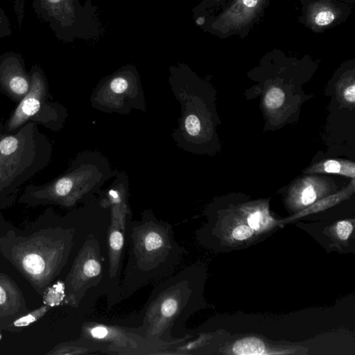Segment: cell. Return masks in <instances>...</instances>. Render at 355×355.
<instances>
[{
	"label": "cell",
	"mask_w": 355,
	"mask_h": 355,
	"mask_svg": "<svg viewBox=\"0 0 355 355\" xmlns=\"http://www.w3.org/2000/svg\"><path fill=\"white\" fill-rule=\"evenodd\" d=\"M128 261L120 285V301L173 274L185 251L174 237L173 226L144 212L126 229Z\"/></svg>",
	"instance_id": "6da1fadb"
},
{
	"label": "cell",
	"mask_w": 355,
	"mask_h": 355,
	"mask_svg": "<svg viewBox=\"0 0 355 355\" xmlns=\"http://www.w3.org/2000/svg\"><path fill=\"white\" fill-rule=\"evenodd\" d=\"M189 272L182 269L159 281L137 315V326L129 330L167 349L187 339L184 323L191 312Z\"/></svg>",
	"instance_id": "7a4b0ae2"
},
{
	"label": "cell",
	"mask_w": 355,
	"mask_h": 355,
	"mask_svg": "<svg viewBox=\"0 0 355 355\" xmlns=\"http://www.w3.org/2000/svg\"><path fill=\"white\" fill-rule=\"evenodd\" d=\"M75 229L58 227L45 234L23 238L14 246L12 260L31 282L45 285L68 263L74 245Z\"/></svg>",
	"instance_id": "3957f363"
},
{
	"label": "cell",
	"mask_w": 355,
	"mask_h": 355,
	"mask_svg": "<svg viewBox=\"0 0 355 355\" xmlns=\"http://www.w3.org/2000/svg\"><path fill=\"white\" fill-rule=\"evenodd\" d=\"M36 124L28 122L15 135L0 128V165L19 185L47 165L51 145Z\"/></svg>",
	"instance_id": "277c9868"
},
{
	"label": "cell",
	"mask_w": 355,
	"mask_h": 355,
	"mask_svg": "<svg viewBox=\"0 0 355 355\" xmlns=\"http://www.w3.org/2000/svg\"><path fill=\"white\" fill-rule=\"evenodd\" d=\"M30 89L27 95L19 103L4 130L14 132L27 122L42 125L53 132L63 125V110L61 105L50 101L47 79L43 69L35 65L29 72Z\"/></svg>",
	"instance_id": "5b68a950"
},
{
	"label": "cell",
	"mask_w": 355,
	"mask_h": 355,
	"mask_svg": "<svg viewBox=\"0 0 355 355\" xmlns=\"http://www.w3.org/2000/svg\"><path fill=\"white\" fill-rule=\"evenodd\" d=\"M103 244L97 234L91 232L79 250L64 283L66 301L72 306L78 307L88 291L106 284V257Z\"/></svg>",
	"instance_id": "8992f818"
},
{
	"label": "cell",
	"mask_w": 355,
	"mask_h": 355,
	"mask_svg": "<svg viewBox=\"0 0 355 355\" xmlns=\"http://www.w3.org/2000/svg\"><path fill=\"white\" fill-rule=\"evenodd\" d=\"M82 338L118 354L156 355L160 354L159 351L167 350L165 346L134 333L129 327L122 328L104 324L83 327Z\"/></svg>",
	"instance_id": "52a82bcc"
},
{
	"label": "cell",
	"mask_w": 355,
	"mask_h": 355,
	"mask_svg": "<svg viewBox=\"0 0 355 355\" xmlns=\"http://www.w3.org/2000/svg\"><path fill=\"white\" fill-rule=\"evenodd\" d=\"M33 9L49 25L57 39L72 41L78 33L77 0H34Z\"/></svg>",
	"instance_id": "ba28073f"
},
{
	"label": "cell",
	"mask_w": 355,
	"mask_h": 355,
	"mask_svg": "<svg viewBox=\"0 0 355 355\" xmlns=\"http://www.w3.org/2000/svg\"><path fill=\"white\" fill-rule=\"evenodd\" d=\"M108 272L105 294L108 296V306L120 302L122 268L126 249V229L120 222L111 219L107 232Z\"/></svg>",
	"instance_id": "9c48e42d"
},
{
	"label": "cell",
	"mask_w": 355,
	"mask_h": 355,
	"mask_svg": "<svg viewBox=\"0 0 355 355\" xmlns=\"http://www.w3.org/2000/svg\"><path fill=\"white\" fill-rule=\"evenodd\" d=\"M30 85L22 55L13 51L0 55V90L20 103L28 93Z\"/></svg>",
	"instance_id": "30bf717a"
},
{
	"label": "cell",
	"mask_w": 355,
	"mask_h": 355,
	"mask_svg": "<svg viewBox=\"0 0 355 355\" xmlns=\"http://www.w3.org/2000/svg\"><path fill=\"white\" fill-rule=\"evenodd\" d=\"M18 287L5 276L0 275V317H14L18 310L25 307Z\"/></svg>",
	"instance_id": "8fae6325"
},
{
	"label": "cell",
	"mask_w": 355,
	"mask_h": 355,
	"mask_svg": "<svg viewBox=\"0 0 355 355\" xmlns=\"http://www.w3.org/2000/svg\"><path fill=\"white\" fill-rule=\"evenodd\" d=\"M265 345L263 341L257 338H246L237 341L233 346L234 354L238 355H263Z\"/></svg>",
	"instance_id": "7c38bea8"
},
{
	"label": "cell",
	"mask_w": 355,
	"mask_h": 355,
	"mask_svg": "<svg viewBox=\"0 0 355 355\" xmlns=\"http://www.w3.org/2000/svg\"><path fill=\"white\" fill-rule=\"evenodd\" d=\"M311 172H323L327 173L342 174L355 178V165L353 163H341L337 160H327L320 166L312 169Z\"/></svg>",
	"instance_id": "4fadbf2b"
},
{
	"label": "cell",
	"mask_w": 355,
	"mask_h": 355,
	"mask_svg": "<svg viewBox=\"0 0 355 355\" xmlns=\"http://www.w3.org/2000/svg\"><path fill=\"white\" fill-rule=\"evenodd\" d=\"M65 295L64 283L58 282L56 285L53 286L49 289L47 294L44 298V303L46 306H55L59 304L60 302L63 299Z\"/></svg>",
	"instance_id": "5bb4252c"
},
{
	"label": "cell",
	"mask_w": 355,
	"mask_h": 355,
	"mask_svg": "<svg viewBox=\"0 0 355 355\" xmlns=\"http://www.w3.org/2000/svg\"><path fill=\"white\" fill-rule=\"evenodd\" d=\"M284 93L279 88H273L266 93L265 98V105L270 109H277L284 103Z\"/></svg>",
	"instance_id": "9a60e30c"
},
{
	"label": "cell",
	"mask_w": 355,
	"mask_h": 355,
	"mask_svg": "<svg viewBox=\"0 0 355 355\" xmlns=\"http://www.w3.org/2000/svg\"><path fill=\"white\" fill-rule=\"evenodd\" d=\"M48 311V306L42 307L35 310L32 312L28 313L25 316H22L21 318H19L18 319L15 320L13 325L15 327H25L29 326L30 324L34 323V322L37 321L40 318H42L43 316Z\"/></svg>",
	"instance_id": "2e32d148"
},
{
	"label": "cell",
	"mask_w": 355,
	"mask_h": 355,
	"mask_svg": "<svg viewBox=\"0 0 355 355\" xmlns=\"http://www.w3.org/2000/svg\"><path fill=\"white\" fill-rule=\"evenodd\" d=\"M185 127L189 135H198L201 132V122L195 115H189L185 119Z\"/></svg>",
	"instance_id": "e0dca14e"
},
{
	"label": "cell",
	"mask_w": 355,
	"mask_h": 355,
	"mask_svg": "<svg viewBox=\"0 0 355 355\" xmlns=\"http://www.w3.org/2000/svg\"><path fill=\"white\" fill-rule=\"evenodd\" d=\"M334 19H335V15L333 12L331 10L323 9L320 10L316 13L313 20H314L315 24L318 27H323L330 25L334 21Z\"/></svg>",
	"instance_id": "ac0fdd59"
},
{
	"label": "cell",
	"mask_w": 355,
	"mask_h": 355,
	"mask_svg": "<svg viewBox=\"0 0 355 355\" xmlns=\"http://www.w3.org/2000/svg\"><path fill=\"white\" fill-rule=\"evenodd\" d=\"M12 34L11 24L7 15L0 6V39L10 37Z\"/></svg>",
	"instance_id": "d6986e66"
},
{
	"label": "cell",
	"mask_w": 355,
	"mask_h": 355,
	"mask_svg": "<svg viewBox=\"0 0 355 355\" xmlns=\"http://www.w3.org/2000/svg\"><path fill=\"white\" fill-rule=\"evenodd\" d=\"M317 194L314 187L311 184L305 185L301 192V200L303 205L308 206L314 202L316 199Z\"/></svg>",
	"instance_id": "ffe728a7"
},
{
	"label": "cell",
	"mask_w": 355,
	"mask_h": 355,
	"mask_svg": "<svg viewBox=\"0 0 355 355\" xmlns=\"http://www.w3.org/2000/svg\"><path fill=\"white\" fill-rule=\"evenodd\" d=\"M110 89L115 94H122L129 89V82L124 77H117L112 81Z\"/></svg>",
	"instance_id": "44dd1931"
},
{
	"label": "cell",
	"mask_w": 355,
	"mask_h": 355,
	"mask_svg": "<svg viewBox=\"0 0 355 355\" xmlns=\"http://www.w3.org/2000/svg\"><path fill=\"white\" fill-rule=\"evenodd\" d=\"M353 226L352 223L348 221H343L339 222L337 226V232L339 238L342 240H346L349 238L353 232Z\"/></svg>",
	"instance_id": "7402d4cb"
},
{
	"label": "cell",
	"mask_w": 355,
	"mask_h": 355,
	"mask_svg": "<svg viewBox=\"0 0 355 355\" xmlns=\"http://www.w3.org/2000/svg\"><path fill=\"white\" fill-rule=\"evenodd\" d=\"M253 234V229L246 225H239L232 232V236L236 240L242 241L249 239Z\"/></svg>",
	"instance_id": "603a6c76"
},
{
	"label": "cell",
	"mask_w": 355,
	"mask_h": 355,
	"mask_svg": "<svg viewBox=\"0 0 355 355\" xmlns=\"http://www.w3.org/2000/svg\"><path fill=\"white\" fill-rule=\"evenodd\" d=\"M263 222V214L260 212L251 214L248 218V223H249V226L255 230H259Z\"/></svg>",
	"instance_id": "cb8c5ba5"
},
{
	"label": "cell",
	"mask_w": 355,
	"mask_h": 355,
	"mask_svg": "<svg viewBox=\"0 0 355 355\" xmlns=\"http://www.w3.org/2000/svg\"><path fill=\"white\" fill-rule=\"evenodd\" d=\"M344 98L348 102L355 103V86L354 84L350 86L344 91Z\"/></svg>",
	"instance_id": "d4e9b609"
},
{
	"label": "cell",
	"mask_w": 355,
	"mask_h": 355,
	"mask_svg": "<svg viewBox=\"0 0 355 355\" xmlns=\"http://www.w3.org/2000/svg\"><path fill=\"white\" fill-rule=\"evenodd\" d=\"M196 22L198 25H203V24L205 23V19L204 18H203V17H200V18H198L197 20H196Z\"/></svg>",
	"instance_id": "484cf974"
},
{
	"label": "cell",
	"mask_w": 355,
	"mask_h": 355,
	"mask_svg": "<svg viewBox=\"0 0 355 355\" xmlns=\"http://www.w3.org/2000/svg\"><path fill=\"white\" fill-rule=\"evenodd\" d=\"M0 339H1V335H0Z\"/></svg>",
	"instance_id": "4316f807"
}]
</instances>
